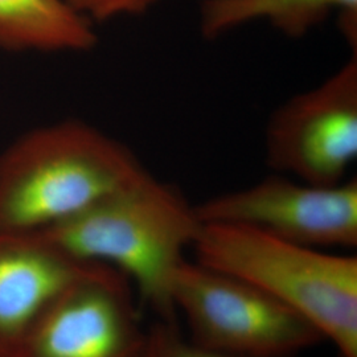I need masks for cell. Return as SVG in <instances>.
<instances>
[{"label": "cell", "instance_id": "277c9868", "mask_svg": "<svg viewBox=\"0 0 357 357\" xmlns=\"http://www.w3.org/2000/svg\"><path fill=\"white\" fill-rule=\"evenodd\" d=\"M195 344L233 357H294L323 342L311 323L248 282L184 259L171 289Z\"/></svg>", "mask_w": 357, "mask_h": 357}, {"label": "cell", "instance_id": "5b68a950", "mask_svg": "<svg viewBox=\"0 0 357 357\" xmlns=\"http://www.w3.org/2000/svg\"><path fill=\"white\" fill-rule=\"evenodd\" d=\"M265 158L274 172L321 185L337 184L357 158V54L317 86L268 116Z\"/></svg>", "mask_w": 357, "mask_h": 357}, {"label": "cell", "instance_id": "6da1fadb", "mask_svg": "<svg viewBox=\"0 0 357 357\" xmlns=\"http://www.w3.org/2000/svg\"><path fill=\"white\" fill-rule=\"evenodd\" d=\"M149 172L88 122L33 128L0 153V233H44Z\"/></svg>", "mask_w": 357, "mask_h": 357}, {"label": "cell", "instance_id": "9c48e42d", "mask_svg": "<svg viewBox=\"0 0 357 357\" xmlns=\"http://www.w3.org/2000/svg\"><path fill=\"white\" fill-rule=\"evenodd\" d=\"M339 13L344 36L356 48L357 0H203L199 26L216 40L236 28L264 22L286 38H301Z\"/></svg>", "mask_w": 357, "mask_h": 357}, {"label": "cell", "instance_id": "7a4b0ae2", "mask_svg": "<svg viewBox=\"0 0 357 357\" xmlns=\"http://www.w3.org/2000/svg\"><path fill=\"white\" fill-rule=\"evenodd\" d=\"M202 227L178 188L146 172L44 234L81 261L118 270L156 319L178 321L172 281Z\"/></svg>", "mask_w": 357, "mask_h": 357}, {"label": "cell", "instance_id": "52a82bcc", "mask_svg": "<svg viewBox=\"0 0 357 357\" xmlns=\"http://www.w3.org/2000/svg\"><path fill=\"white\" fill-rule=\"evenodd\" d=\"M195 208L203 224L240 225L317 249L357 245L355 178L321 185L274 172Z\"/></svg>", "mask_w": 357, "mask_h": 357}, {"label": "cell", "instance_id": "ba28073f", "mask_svg": "<svg viewBox=\"0 0 357 357\" xmlns=\"http://www.w3.org/2000/svg\"><path fill=\"white\" fill-rule=\"evenodd\" d=\"M88 264L44 233H0V357H19L40 315Z\"/></svg>", "mask_w": 357, "mask_h": 357}, {"label": "cell", "instance_id": "8992f818", "mask_svg": "<svg viewBox=\"0 0 357 357\" xmlns=\"http://www.w3.org/2000/svg\"><path fill=\"white\" fill-rule=\"evenodd\" d=\"M134 290L118 270L89 262L40 315L19 357H149Z\"/></svg>", "mask_w": 357, "mask_h": 357}, {"label": "cell", "instance_id": "8fae6325", "mask_svg": "<svg viewBox=\"0 0 357 357\" xmlns=\"http://www.w3.org/2000/svg\"><path fill=\"white\" fill-rule=\"evenodd\" d=\"M149 357H233L195 344L178 330V321L156 319L149 327Z\"/></svg>", "mask_w": 357, "mask_h": 357}, {"label": "cell", "instance_id": "30bf717a", "mask_svg": "<svg viewBox=\"0 0 357 357\" xmlns=\"http://www.w3.org/2000/svg\"><path fill=\"white\" fill-rule=\"evenodd\" d=\"M97 44L86 16L69 0H0V50L84 53Z\"/></svg>", "mask_w": 357, "mask_h": 357}, {"label": "cell", "instance_id": "7c38bea8", "mask_svg": "<svg viewBox=\"0 0 357 357\" xmlns=\"http://www.w3.org/2000/svg\"><path fill=\"white\" fill-rule=\"evenodd\" d=\"M91 23L147 13L160 0H69Z\"/></svg>", "mask_w": 357, "mask_h": 357}, {"label": "cell", "instance_id": "3957f363", "mask_svg": "<svg viewBox=\"0 0 357 357\" xmlns=\"http://www.w3.org/2000/svg\"><path fill=\"white\" fill-rule=\"evenodd\" d=\"M199 264L248 282L311 323L339 357H357V258L259 230L203 224Z\"/></svg>", "mask_w": 357, "mask_h": 357}]
</instances>
